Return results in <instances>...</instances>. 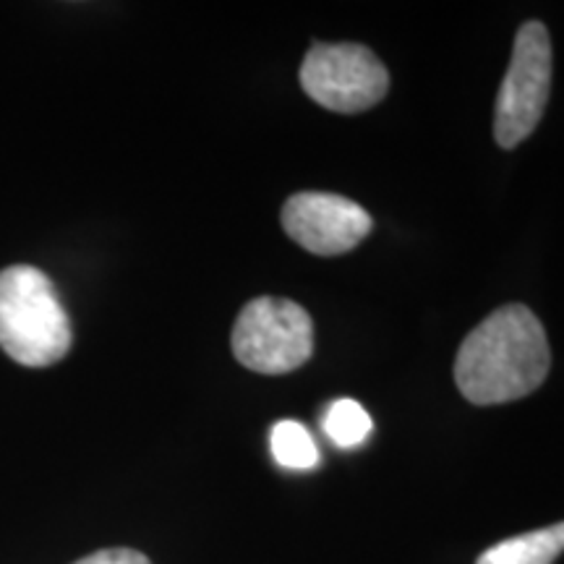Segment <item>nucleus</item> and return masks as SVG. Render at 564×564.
I'll list each match as a JSON object with an SVG mask.
<instances>
[{"label":"nucleus","instance_id":"nucleus-6","mask_svg":"<svg viewBox=\"0 0 564 564\" xmlns=\"http://www.w3.org/2000/svg\"><path fill=\"white\" fill-rule=\"evenodd\" d=\"M371 215L348 196L301 192L282 207V228L316 257H340L371 232Z\"/></svg>","mask_w":564,"mask_h":564},{"label":"nucleus","instance_id":"nucleus-1","mask_svg":"<svg viewBox=\"0 0 564 564\" xmlns=\"http://www.w3.org/2000/svg\"><path fill=\"white\" fill-rule=\"evenodd\" d=\"M552 350L531 308L507 303L465 337L455 358L457 390L474 405H502L539 390Z\"/></svg>","mask_w":564,"mask_h":564},{"label":"nucleus","instance_id":"nucleus-8","mask_svg":"<svg viewBox=\"0 0 564 564\" xmlns=\"http://www.w3.org/2000/svg\"><path fill=\"white\" fill-rule=\"evenodd\" d=\"M272 455L288 470H312L319 465V449L299 421L274 423Z\"/></svg>","mask_w":564,"mask_h":564},{"label":"nucleus","instance_id":"nucleus-9","mask_svg":"<svg viewBox=\"0 0 564 564\" xmlns=\"http://www.w3.org/2000/svg\"><path fill=\"white\" fill-rule=\"evenodd\" d=\"M324 432L337 447H358L371 434V415L356 400H337L324 415Z\"/></svg>","mask_w":564,"mask_h":564},{"label":"nucleus","instance_id":"nucleus-4","mask_svg":"<svg viewBox=\"0 0 564 564\" xmlns=\"http://www.w3.org/2000/svg\"><path fill=\"white\" fill-rule=\"evenodd\" d=\"M552 91V40L541 21H525L512 45L494 110V139L502 150H512L535 131L544 118Z\"/></svg>","mask_w":564,"mask_h":564},{"label":"nucleus","instance_id":"nucleus-2","mask_svg":"<svg viewBox=\"0 0 564 564\" xmlns=\"http://www.w3.org/2000/svg\"><path fill=\"white\" fill-rule=\"evenodd\" d=\"M0 348L21 366H53L70 350V322L55 285L37 267L0 272Z\"/></svg>","mask_w":564,"mask_h":564},{"label":"nucleus","instance_id":"nucleus-10","mask_svg":"<svg viewBox=\"0 0 564 564\" xmlns=\"http://www.w3.org/2000/svg\"><path fill=\"white\" fill-rule=\"evenodd\" d=\"M74 564H152L141 552H133V549H102V552H95L84 560Z\"/></svg>","mask_w":564,"mask_h":564},{"label":"nucleus","instance_id":"nucleus-5","mask_svg":"<svg viewBox=\"0 0 564 564\" xmlns=\"http://www.w3.org/2000/svg\"><path fill=\"white\" fill-rule=\"evenodd\" d=\"M301 87L322 108L352 116L384 100L390 74L369 47L356 42H314L303 58Z\"/></svg>","mask_w":564,"mask_h":564},{"label":"nucleus","instance_id":"nucleus-3","mask_svg":"<svg viewBox=\"0 0 564 564\" xmlns=\"http://www.w3.org/2000/svg\"><path fill=\"white\" fill-rule=\"evenodd\" d=\"M232 356L257 373H291L314 352V322L299 303L262 295L232 324Z\"/></svg>","mask_w":564,"mask_h":564},{"label":"nucleus","instance_id":"nucleus-7","mask_svg":"<svg viewBox=\"0 0 564 564\" xmlns=\"http://www.w3.org/2000/svg\"><path fill=\"white\" fill-rule=\"evenodd\" d=\"M564 552V523L512 535L486 549L476 564H554Z\"/></svg>","mask_w":564,"mask_h":564}]
</instances>
